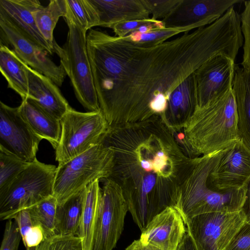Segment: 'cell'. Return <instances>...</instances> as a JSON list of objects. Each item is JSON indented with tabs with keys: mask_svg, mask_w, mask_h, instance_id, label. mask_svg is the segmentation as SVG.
Returning <instances> with one entry per match:
<instances>
[{
	"mask_svg": "<svg viewBox=\"0 0 250 250\" xmlns=\"http://www.w3.org/2000/svg\"><path fill=\"white\" fill-rule=\"evenodd\" d=\"M86 44L100 109L109 126L121 118L164 114L180 84L211 58L231 50L218 21L153 45L91 29Z\"/></svg>",
	"mask_w": 250,
	"mask_h": 250,
	"instance_id": "obj_1",
	"label": "cell"
},
{
	"mask_svg": "<svg viewBox=\"0 0 250 250\" xmlns=\"http://www.w3.org/2000/svg\"><path fill=\"white\" fill-rule=\"evenodd\" d=\"M240 139L232 88L196 109L188 120V142L195 155H206L225 149Z\"/></svg>",
	"mask_w": 250,
	"mask_h": 250,
	"instance_id": "obj_2",
	"label": "cell"
},
{
	"mask_svg": "<svg viewBox=\"0 0 250 250\" xmlns=\"http://www.w3.org/2000/svg\"><path fill=\"white\" fill-rule=\"evenodd\" d=\"M226 148L193 160L188 188L178 192L175 207L185 223L187 220L204 213L235 212L242 209L245 200L244 187L237 190L218 191L208 184L210 172L218 164Z\"/></svg>",
	"mask_w": 250,
	"mask_h": 250,
	"instance_id": "obj_3",
	"label": "cell"
},
{
	"mask_svg": "<svg viewBox=\"0 0 250 250\" xmlns=\"http://www.w3.org/2000/svg\"><path fill=\"white\" fill-rule=\"evenodd\" d=\"M63 18L68 28L66 41L61 47L54 40V52L60 58L78 101L88 111H101L87 53V31L78 24L67 5Z\"/></svg>",
	"mask_w": 250,
	"mask_h": 250,
	"instance_id": "obj_4",
	"label": "cell"
},
{
	"mask_svg": "<svg viewBox=\"0 0 250 250\" xmlns=\"http://www.w3.org/2000/svg\"><path fill=\"white\" fill-rule=\"evenodd\" d=\"M113 150L101 143L59 164L53 196L60 203L96 180L107 179L113 165Z\"/></svg>",
	"mask_w": 250,
	"mask_h": 250,
	"instance_id": "obj_5",
	"label": "cell"
},
{
	"mask_svg": "<svg viewBox=\"0 0 250 250\" xmlns=\"http://www.w3.org/2000/svg\"><path fill=\"white\" fill-rule=\"evenodd\" d=\"M57 167L37 159L30 164L0 195V218L12 219L20 211L53 195Z\"/></svg>",
	"mask_w": 250,
	"mask_h": 250,
	"instance_id": "obj_6",
	"label": "cell"
},
{
	"mask_svg": "<svg viewBox=\"0 0 250 250\" xmlns=\"http://www.w3.org/2000/svg\"><path fill=\"white\" fill-rule=\"evenodd\" d=\"M61 133L55 149L58 165L100 144L108 125L101 111L82 112L71 107L60 120Z\"/></svg>",
	"mask_w": 250,
	"mask_h": 250,
	"instance_id": "obj_7",
	"label": "cell"
},
{
	"mask_svg": "<svg viewBox=\"0 0 250 250\" xmlns=\"http://www.w3.org/2000/svg\"><path fill=\"white\" fill-rule=\"evenodd\" d=\"M246 222L241 210L200 214L185 224L196 250H225Z\"/></svg>",
	"mask_w": 250,
	"mask_h": 250,
	"instance_id": "obj_8",
	"label": "cell"
},
{
	"mask_svg": "<svg viewBox=\"0 0 250 250\" xmlns=\"http://www.w3.org/2000/svg\"><path fill=\"white\" fill-rule=\"evenodd\" d=\"M128 211L121 188L115 181L106 180L100 188L91 250H112L116 247Z\"/></svg>",
	"mask_w": 250,
	"mask_h": 250,
	"instance_id": "obj_9",
	"label": "cell"
},
{
	"mask_svg": "<svg viewBox=\"0 0 250 250\" xmlns=\"http://www.w3.org/2000/svg\"><path fill=\"white\" fill-rule=\"evenodd\" d=\"M0 43L9 47L29 66L51 79L61 86L66 73L60 64L57 65L49 54L27 38L16 25L0 15Z\"/></svg>",
	"mask_w": 250,
	"mask_h": 250,
	"instance_id": "obj_10",
	"label": "cell"
},
{
	"mask_svg": "<svg viewBox=\"0 0 250 250\" xmlns=\"http://www.w3.org/2000/svg\"><path fill=\"white\" fill-rule=\"evenodd\" d=\"M42 139L21 116L19 107L0 102V150L31 163Z\"/></svg>",
	"mask_w": 250,
	"mask_h": 250,
	"instance_id": "obj_11",
	"label": "cell"
},
{
	"mask_svg": "<svg viewBox=\"0 0 250 250\" xmlns=\"http://www.w3.org/2000/svg\"><path fill=\"white\" fill-rule=\"evenodd\" d=\"M235 65V61L230 58L219 54L194 72L196 109L205 106L232 88Z\"/></svg>",
	"mask_w": 250,
	"mask_h": 250,
	"instance_id": "obj_12",
	"label": "cell"
},
{
	"mask_svg": "<svg viewBox=\"0 0 250 250\" xmlns=\"http://www.w3.org/2000/svg\"><path fill=\"white\" fill-rule=\"evenodd\" d=\"M250 177V149L240 139L226 148L210 172L208 184L218 191L243 188Z\"/></svg>",
	"mask_w": 250,
	"mask_h": 250,
	"instance_id": "obj_13",
	"label": "cell"
},
{
	"mask_svg": "<svg viewBox=\"0 0 250 250\" xmlns=\"http://www.w3.org/2000/svg\"><path fill=\"white\" fill-rule=\"evenodd\" d=\"M239 0H182L162 21L166 28H182L192 25L197 28L210 24L221 18Z\"/></svg>",
	"mask_w": 250,
	"mask_h": 250,
	"instance_id": "obj_14",
	"label": "cell"
},
{
	"mask_svg": "<svg viewBox=\"0 0 250 250\" xmlns=\"http://www.w3.org/2000/svg\"><path fill=\"white\" fill-rule=\"evenodd\" d=\"M140 240L161 250H177L187 230L183 218L174 207L156 215L141 231Z\"/></svg>",
	"mask_w": 250,
	"mask_h": 250,
	"instance_id": "obj_15",
	"label": "cell"
},
{
	"mask_svg": "<svg viewBox=\"0 0 250 250\" xmlns=\"http://www.w3.org/2000/svg\"><path fill=\"white\" fill-rule=\"evenodd\" d=\"M42 6L38 0H0V15L6 18L27 38L52 55L54 52L53 46L40 33L33 16V12Z\"/></svg>",
	"mask_w": 250,
	"mask_h": 250,
	"instance_id": "obj_16",
	"label": "cell"
},
{
	"mask_svg": "<svg viewBox=\"0 0 250 250\" xmlns=\"http://www.w3.org/2000/svg\"><path fill=\"white\" fill-rule=\"evenodd\" d=\"M28 94L43 109L60 121L71 107L61 91L51 79L28 65Z\"/></svg>",
	"mask_w": 250,
	"mask_h": 250,
	"instance_id": "obj_17",
	"label": "cell"
},
{
	"mask_svg": "<svg viewBox=\"0 0 250 250\" xmlns=\"http://www.w3.org/2000/svg\"><path fill=\"white\" fill-rule=\"evenodd\" d=\"M100 19L99 26L109 28L116 23L149 18L142 0H90Z\"/></svg>",
	"mask_w": 250,
	"mask_h": 250,
	"instance_id": "obj_18",
	"label": "cell"
},
{
	"mask_svg": "<svg viewBox=\"0 0 250 250\" xmlns=\"http://www.w3.org/2000/svg\"><path fill=\"white\" fill-rule=\"evenodd\" d=\"M19 111L34 132L48 141L56 149L60 141L61 126L56 119L29 99L22 100Z\"/></svg>",
	"mask_w": 250,
	"mask_h": 250,
	"instance_id": "obj_19",
	"label": "cell"
},
{
	"mask_svg": "<svg viewBox=\"0 0 250 250\" xmlns=\"http://www.w3.org/2000/svg\"><path fill=\"white\" fill-rule=\"evenodd\" d=\"M240 139L250 149V70L235 65L232 82Z\"/></svg>",
	"mask_w": 250,
	"mask_h": 250,
	"instance_id": "obj_20",
	"label": "cell"
},
{
	"mask_svg": "<svg viewBox=\"0 0 250 250\" xmlns=\"http://www.w3.org/2000/svg\"><path fill=\"white\" fill-rule=\"evenodd\" d=\"M28 65L9 47L0 43V70L8 87L18 93L22 100L28 94Z\"/></svg>",
	"mask_w": 250,
	"mask_h": 250,
	"instance_id": "obj_21",
	"label": "cell"
},
{
	"mask_svg": "<svg viewBox=\"0 0 250 250\" xmlns=\"http://www.w3.org/2000/svg\"><path fill=\"white\" fill-rule=\"evenodd\" d=\"M86 192V187L58 203L56 234L78 236Z\"/></svg>",
	"mask_w": 250,
	"mask_h": 250,
	"instance_id": "obj_22",
	"label": "cell"
},
{
	"mask_svg": "<svg viewBox=\"0 0 250 250\" xmlns=\"http://www.w3.org/2000/svg\"><path fill=\"white\" fill-rule=\"evenodd\" d=\"M193 73L172 92L165 115L174 119L185 118L188 120L193 114L197 106Z\"/></svg>",
	"mask_w": 250,
	"mask_h": 250,
	"instance_id": "obj_23",
	"label": "cell"
},
{
	"mask_svg": "<svg viewBox=\"0 0 250 250\" xmlns=\"http://www.w3.org/2000/svg\"><path fill=\"white\" fill-rule=\"evenodd\" d=\"M100 187L99 180L86 187V196L78 234L83 241V250H91L97 217Z\"/></svg>",
	"mask_w": 250,
	"mask_h": 250,
	"instance_id": "obj_24",
	"label": "cell"
},
{
	"mask_svg": "<svg viewBox=\"0 0 250 250\" xmlns=\"http://www.w3.org/2000/svg\"><path fill=\"white\" fill-rule=\"evenodd\" d=\"M66 13L65 0H51L46 6L33 12L37 27L44 39L53 46V31L60 17Z\"/></svg>",
	"mask_w": 250,
	"mask_h": 250,
	"instance_id": "obj_25",
	"label": "cell"
},
{
	"mask_svg": "<svg viewBox=\"0 0 250 250\" xmlns=\"http://www.w3.org/2000/svg\"><path fill=\"white\" fill-rule=\"evenodd\" d=\"M57 199L51 195L28 208L34 226L42 229L44 239L56 235Z\"/></svg>",
	"mask_w": 250,
	"mask_h": 250,
	"instance_id": "obj_26",
	"label": "cell"
},
{
	"mask_svg": "<svg viewBox=\"0 0 250 250\" xmlns=\"http://www.w3.org/2000/svg\"><path fill=\"white\" fill-rule=\"evenodd\" d=\"M30 164L0 150V195L7 190L17 176Z\"/></svg>",
	"mask_w": 250,
	"mask_h": 250,
	"instance_id": "obj_27",
	"label": "cell"
},
{
	"mask_svg": "<svg viewBox=\"0 0 250 250\" xmlns=\"http://www.w3.org/2000/svg\"><path fill=\"white\" fill-rule=\"evenodd\" d=\"M78 24L85 30L99 26L100 19L97 11L90 0H65Z\"/></svg>",
	"mask_w": 250,
	"mask_h": 250,
	"instance_id": "obj_28",
	"label": "cell"
},
{
	"mask_svg": "<svg viewBox=\"0 0 250 250\" xmlns=\"http://www.w3.org/2000/svg\"><path fill=\"white\" fill-rule=\"evenodd\" d=\"M195 28L197 27L192 25L182 28H165L143 34L134 32L123 38L137 43L153 45L163 42L174 36L188 32Z\"/></svg>",
	"mask_w": 250,
	"mask_h": 250,
	"instance_id": "obj_29",
	"label": "cell"
},
{
	"mask_svg": "<svg viewBox=\"0 0 250 250\" xmlns=\"http://www.w3.org/2000/svg\"><path fill=\"white\" fill-rule=\"evenodd\" d=\"M26 250H83V248L82 239L78 236L56 234Z\"/></svg>",
	"mask_w": 250,
	"mask_h": 250,
	"instance_id": "obj_30",
	"label": "cell"
},
{
	"mask_svg": "<svg viewBox=\"0 0 250 250\" xmlns=\"http://www.w3.org/2000/svg\"><path fill=\"white\" fill-rule=\"evenodd\" d=\"M155 20H163L181 3L182 0H142Z\"/></svg>",
	"mask_w": 250,
	"mask_h": 250,
	"instance_id": "obj_31",
	"label": "cell"
},
{
	"mask_svg": "<svg viewBox=\"0 0 250 250\" xmlns=\"http://www.w3.org/2000/svg\"><path fill=\"white\" fill-rule=\"evenodd\" d=\"M244 9L241 13V30L244 39L243 68L250 70V0L244 1Z\"/></svg>",
	"mask_w": 250,
	"mask_h": 250,
	"instance_id": "obj_32",
	"label": "cell"
},
{
	"mask_svg": "<svg viewBox=\"0 0 250 250\" xmlns=\"http://www.w3.org/2000/svg\"><path fill=\"white\" fill-rule=\"evenodd\" d=\"M21 236L19 228L14 219L6 223L0 250H18Z\"/></svg>",
	"mask_w": 250,
	"mask_h": 250,
	"instance_id": "obj_33",
	"label": "cell"
},
{
	"mask_svg": "<svg viewBox=\"0 0 250 250\" xmlns=\"http://www.w3.org/2000/svg\"><path fill=\"white\" fill-rule=\"evenodd\" d=\"M156 21L157 20L149 18L147 19L126 21L114 24L110 28L112 29L115 36L122 38L135 32L143 25L153 23Z\"/></svg>",
	"mask_w": 250,
	"mask_h": 250,
	"instance_id": "obj_34",
	"label": "cell"
},
{
	"mask_svg": "<svg viewBox=\"0 0 250 250\" xmlns=\"http://www.w3.org/2000/svg\"><path fill=\"white\" fill-rule=\"evenodd\" d=\"M225 250H250V223L242 226Z\"/></svg>",
	"mask_w": 250,
	"mask_h": 250,
	"instance_id": "obj_35",
	"label": "cell"
},
{
	"mask_svg": "<svg viewBox=\"0 0 250 250\" xmlns=\"http://www.w3.org/2000/svg\"><path fill=\"white\" fill-rule=\"evenodd\" d=\"M152 158H143L150 160L153 171L159 175H163L167 168L170 166V159L164 150H159L152 155Z\"/></svg>",
	"mask_w": 250,
	"mask_h": 250,
	"instance_id": "obj_36",
	"label": "cell"
},
{
	"mask_svg": "<svg viewBox=\"0 0 250 250\" xmlns=\"http://www.w3.org/2000/svg\"><path fill=\"white\" fill-rule=\"evenodd\" d=\"M44 239L42 228L39 226H34L28 231L22 242L26 250L38 246Z\"/></svg>",
	"mask_w": 250,
	"mask_h": 250,
	"instance_id": "obj_37",
	"label": "cell"
},
{
	"mask_svg": "<svg viewBox=\"0 0 250 250\" xmlns=\"http://www.w3.org/2000/svg\"><path fill=\"white\" fill-rule=\"evenodd\" d=\"M244 188L245 192V200L241 210L246 216V222L250 223V177Z\"/></svg>",
	"mask_w": 250,
	"mask_h": 250,
	"instance_id": "obj_38",
	"label": "cell"
},
{
	"mask_svg": "<svg viewBox=\"0 0 250 250\" xmlns=\"http://www.w3.org/2000/svg\"><path fill=\"white\" fill-rule=\"evenodd\" d=\"M125 250H161L152 245L145 244L140 239L133 241Z\"/></svg>",
	"mask_w": 250,
	"mask_h": 250,
	"instance_id": "obj_39",
	"label": "cell"
},
{
	"mask_svg": "<svg viewBox=\"0 0 250 250\" xmlns=\"http://www.w3.org/2000/svg\"><path fill=\"white\" fill-rule=\"evenodd\" d=\"M177 250H196L190 235L187 232Z\"/></svg>",
	"mask_w": 250,
	"mask_h": 250,
	"instance_id": "obj_40",
	"label": "cell"
}]
</instances>
